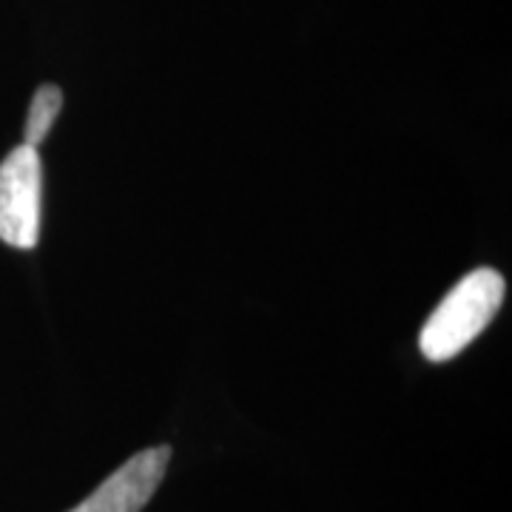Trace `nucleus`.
Here are the masks:
<instances>
[{
	"label": "nucleus",
	"instance_id": "nucleus-4",
	"mask_svg": "<svg viewBox=\"0 0 512 512\" xmlns=\"http://www.w3.org/2000/svg\"><path fill=\"white\" fill-rule=\"evenodd\" d=\"M63 109V92L57 89L55 83H43L32 97V106L26 114V126H23V146L37 148L49 131L55 126L57 114Z\"/></svg>",
	"mask_w": 512,
	"mask_h": 512
},
{
	"label": "nucleus",
	"instance_id": "nucleus-3",
	"mask_svg": "<svg viewBox=\"0 0 512 512\" xmlns=\"http://www.w3.org/2000/svg\"><path fill=\"white\" fill-rule=\"evenodd\" d=\"M168 461H171L168 444L148 447L128 458L120 470H114L86 501H80L69 512H143V507L163 484Z\"/></svg>",
	"mask_w": 512,
	"mask_h": 512
},
{
	"label": "nucleus",
	"instance_id": "nucleus-2",
	"mask_svg": "<svg viewBox=\"0 0 512 512\" xmlns=\"http://www.w3.org/2000/svg\"><path fill=\"white\" fill-rule=\"evenodd\" d=\"M40 194L43 163L37 148L20 143L0 163V239L29 251L40 237Z\"/></svg>",
	"mask_w": 512,
	"mask_h": 512
},
{
	"label": "nucleus",
	"instance_id": "nucleus-1",
	"mask_svg": "<svg viewBox=\"0 0 512 512\" xmlns=\"http://www.w3.org/2000/svg\"><path fill=\"white\" fill-rule=\"evenodd\" d=\"M504 276L493 268H478L467 274L421 328L419 348L430 362L456 359L467 345H473L484 328L495 319L504 302Z\"/></svg>",
	"mask_w": 512,
	"mask_h": 512
}]
</instances>
